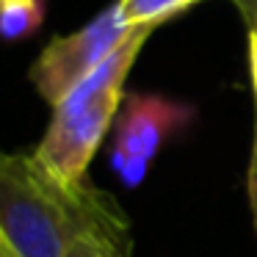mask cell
<instances>
[{
    "instance_id": "obj_2",
    "label": "cell",
    "mask_w": 257,
    "mask_h": 257,
    "mask_svg": "<svg viewBox=\"0 0 257 257\" xmlns=\"http://www.w3.org/2000/svg\"><path fill=\"white\" fill-rule=\"evenodd\" d=\"M152 31L155 28L150 25L133 28L127 39L89 78L80 80L53 108V119L34 152L64 183H86L91 158L97 155L105 136L113 130L116 113L124 102V80L136 67Z\"/></svg>"
},
{
    "instance_id": "obj_7",
    "label": "cell",
    "mask_w": 257,
    "mask_h": 257,
    "mask_svg": "<svg viewBox=\"0 0 257 257\" xmlns=\"http://www.w3.org/2000/svg\"><path fill=\"white\" fill-rule=\"evenodd\" d=\"M3 14H0V28L9 42L25 39L36 34L45 20V0H0Z\"/></svg>"
},
{
    "instance_id": "obj_10",
    "label": "cell",
    "mask_w": 257,
    "mask_h": 257,
    "mask_svg": "<svg viewBox=\"0 0 257 257\" xmlns=\"http://www.w3.org/2000/svg\"><path fill=\"white\" fill-rule=\"evenodd\" d=\"M249 72H251V89H254V102H257V28L249 31Z\"/></svg>"
},
{
    "instance_id": "obj_6",
    "label": "cell",
    "mask_w": 257,
    "mask_h": 257,
    "mask_svg": "<svg viewBox=\"0 0 257 257\" xmlns=\"http://www.w3.org/2000/svg\"><path fill=\"white\" fill-rule=\"evenodd\" d=\"M116 3L133 28H139V25L158 28L161 23L188 12L191 6H196L202 0H116Z\"/></svg>"
},
{
    "instance_id": "obj_5",
    "label": "cell",
    "mask_w": 257,
    "mask_h": 257,
    "mask_svg": "<svg viewBox=\"0 0 257 257\" xmlns=\"http://www.w3.org/2000/svg\"><path fill=\"white\" fill-rule=\"evenodd\" d=\"M67 257H133V229L122 205L97 224H91L69 246Z\"/></svg>"
},
{
    "instance_id": "obj_3",
    "label": "cell",
    "mask_w": 257,
    "mask_h": 257,
    "mask_svg": "<svg viewBox=\"0 0 257 257\" xmlns=\"http://www.w3.org/2000/svg\"><path fill=\"white\" fill-rule=\"evenodd\" d=\"M130 31L133 25L124 20L119 3H111L78 31L67 36H53L28 69L36 94L56 108L80 80L89 78L127 39Z\"/></svg>"
},
{
    "instance_id": "obj_4",
    "label": "cell",
    "mask_w": 257,
    "mask_h": 257,
    "mask_svg": "<svg viewBox=\"0 0 257 257\" xmlns=\"http://www.w3.org/2000/svg\"><path fill=\"white\" fill-rule=\"evenodd\" d=\"M191 119V108L161 94H124L111 130V163L124 185H139L161 147Z\"/></svg>"
},
{
    "instance_id": "obj_8",
    "label": "cell",
    "mask_w": 257,
    "mask_h": 257,
    "mask_svg": "<svg viewBox=\"0 0 257 257\" xmlns=\"http://www.w3.org/2000/svg\"><path fill=\"white\" fill-rule=\"evenodd\" d=\"M246 188H249V207H251V218H254V229H257V124H254V141H251V158H249V177H246Z\"/></svg>"
},
{
    "instance_id": "obj_11",
    "label": "cell",
    "mask_w": 257,
    "mask_h": 257,
    "mask_svg": "<svg viewBox=\"0 0 257 257\" xmlns=\"http://www.w3.org/2000/svg\"><path fill=\"white\" fill-rule=\"evenodd\" d=\"M0 257H14L12 251H6V249H0Z\"/></svg>"
},
{
    "instance_id": "obj_9",
    "label": "cell",
    "mask_w": 257,
    "mask_h": 257,
    "mask_svg": "<svg viewBox=\"0 0 257 257\" xmlns=\"http://www.w3.org/2000/svg\"><path fill=\"white\" fill-rule=\"evenodd\" d=\"M235 9H238L240 20L246 23V31L257 28V0H229Z\"/></svg>"
},
{
    "instance_id": "obj_1",
    "label": "cell",
    "mask_w": 257,
    "mask_h": 257,
    "mask_svg": "<svg viewBox=\"0 0 257 257\" xmlns=\"http://www.w3.org/2000/svg\"><path fill=\"white\" fill-rule=\"evenodd\" d=\"M116 207L89 180L64 183L36 152H6L0 161V249L14 257H67L69 246Z\"/></svg>"
}]
</instances>
